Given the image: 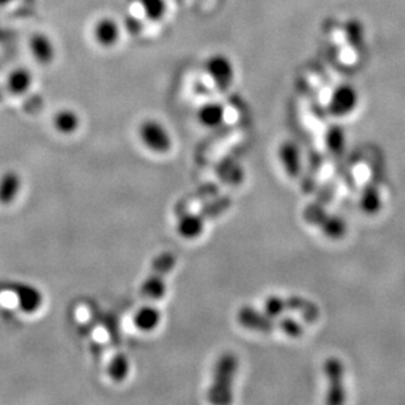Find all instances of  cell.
<instances>
[{"label":"cell","mask_w":405,"mask_h":405,"mask_svg":"<svg viewBox=\"0 0 405 405\" xmlns=\"http://www.w3.org/2000/svg\"><path fill=\"white\" fill-rule=\"evenodd\" d=\"M240 361L236 354L225 353L216 361L212 382L208 389V400L212 404L227 405L233 403V389Z\"/></svg>","instance_id":"cell-1"},{"label":"cell","mask_w":405,"mask_h":405,"mask_svg":"<svg viewBox=\"0 0 405 405\" xmlns=\"http://www.w3.org/2000/svg\"><path fill=\"white\" fill-rule=\"evenodd\" d=\"M175 263H177V258L170 252H163L154 260L152 274L146 277L140 290L144 298L149 299L152 302H158L166 297L168 294L166 275L173 270Z\"/></svg>","instance_id":"cell-2"},{"label":"cell","mask_w":405,"mask_h":405,"mask_svg":"<svg viewBox=\"0 0 405 405\" xmlns=\"http://www.w3.org/2000/svg\"><path fill=\"white\" fill-rule=\"evenodd\" d=\"M204 73L220 92H228L236 82V65L225 53H213L204 61Z\"/></svg>","instance_id":"cell-3"},{"label":"cell","mask_w":405,"mask_h":405,"mask_svg":"<svg viewBox=\"0 0 405 405\" xmlns=\"http://www.w3.org/2000/svg\"><path fill=\"white\" fill-rule=\"evenodd\" d=\"M137 134L145 149L155 155H165L173 149L171 132L160 120L146 118L138 126Z\"/></svg>","instance_id":"cell-4"},{"label":"cell","mask_w":405,"mask_h":405,"mask_svg":"<svg viewBox=\"0 0 405 405\" xmlns=\"http://www.w3.org/2000/svg\"><path fill=\"white\" fill-rule=\"evenodd\" d=\"M263 311L272 317L283 316L287 311L299 312L305 320L309 322H314L319 317V308L316 305L300 297L283 298L278 295H270L263 303Z\"/></svg>","instance_id":"cell-5"},{"label":"cell","mask_w":405,"mask_h":405,"mask_svg":"<svg viewBox=\"0 0 405 405\" xmlns=\"http://www.w3.org/2000/svg\"><path fill=\"white\" fill-rule=\"evenodd\" d=\"M324 372L328 381V391L325 403L329 405H341L347 401L345 391V369L341 359L337 357H330L324 364Z\"/></svg>","instance_id":"cell-6"},{"label":"cell","mask_w":405,"mask_h":405,"mask_svg":"<svg viewBox=\"0 0 405 405\" xmlns=\"http://www.w3.org/2000/svg\"><path fill=\"white\" fill-rule=\"evenodd\" d=\"M123 25L112 16H101L93 25V40L103 49H112L121 40Z\"/></svg>","instance_id":"cell-7"},{"label":"cell","mask_w":405,"mask_h":405,"mask_svg":"<svg viewBox=\"0 0 405 405\" xmlns=\"http://www.w3.org/2000/svg\"><path fill=\"white\" fill-rule=\"evenodd\" d=\"M358 92L350 84H341L330 95L328 113L330 116L342 118L354 112L358 105Z\"/></svg>","instance_id":"cell-8"},{"label":"cell","mask_w":405,"mask_h":405,"mask_svg":"<svg viewBox=\"0 0 405 405\" xmlns=\"http://www.w3.org/2000/svg\"><path fill=\"white\" fill-rule=\"evenodd\" d=\"M238 322L250 331L271 333L277 330V317H272L265 311H257L250 307H244L238 312Z\"/></svg>","instance_id":"cell-9"},{"label":"cell","mask_w":405,"mask_h":405,"mask_svg":"<svg viewBox=\"0 0 405 405\" xmlns=\"http://www.w3.org/2000/svg\"><path fill=\"white\" fill-rule=\"evenodd\" d=\"M280 164L291 179H299L303 172V159L299 146L295 142L284 141L278 149Z\"/></svg>","instance_id":"cell-10"},{"label":"cell","mask_w":405,"mask_h":405,"mask_svg":"<svg viewBox=\"0 0 405 405\" xmlns=\"http://www.w3.org/2000/svg\"><path fill=\"white\" fill-rule=\"evenodd\" d=\"M175 230L182 239H199L205 230V218L202 214L195 213L182 214L178 218Z\"/></svg>","instance_id":"cell-11"},{"label":"cell","mask_w":405,"mask_h":405,"mask_svg":"<svg viewBox=\"0 0 405 405\" xmlns=\"http://www.w3.org/2000/svg\"><path fill=\"white\" fill-rule=\"evenodd\" d=\"M162 312L154 305H144L133 315V325L137 331L152 333L160 328Z\"/></svg>","instance_id":"cell-12"},{"label":"cell","mask_w":405,"mask_h":405,"mask_svg":"<svg viewBox=\"0 0 405 405\" xmlns=\"http://www.w3.org/2000/svg\"><path fill=\"white\" fill-rule=\"evenodd\" d=\"M196 120L207 129H216L225 120V107L219 101H207L198 107Z\"/></svg>","instance_id":"cell-13"},{"label":"cell","mask_w":405,"mask_h":405,"mask_svg":"<svg viewBox=\"0 0 405 405\" xmlns=\"http://www.w3.org/2000/svg\"><path fill=\"white\" fill-rule=\"evenodd\" d=\"M23 191V180L19 174L9 171L0 176V205L9 206L15 204Z\"/></svg>","instance_id":"cell-14"},{"label":"cell","mask_w":405,"mask_h":405,"mask_svg":"<svg viewBox=\"0 0 405 405\" xmlns=\"http://www.w3.org/2000/svg\"><path fill=\"white\" fill-rule=\"evenodd\" d=\"M29 49L37 63L49 66L56 58V48L51 38L43 33H36L29 41Z\"/></svg>","instance_id":"cell-15"},{"label":"cell","mask_w":405,"mask_h":405,"mask_svg":"<svg viewBox=\"0 0 405 405\" xmlns=\"http://www.w3.org/2000/svg\"><path fill=\"white\" fill-rule=\"evenodd\" d=\"M82 125L81 117L73 109H61L53 116V126L62 135L76 134Z\"/></svg>","instance_id":"cell-16"},{"label":"cell","mask_w":405,"mask_h":405,"mask_svg":"<svg viewBox=\"0 0 405 405\" xmlns=\"http://www.w3.org/2000/svg\"><path fill=\"white\" fill-rule=\"evenodd\" d=\"M137 4L149 23H160L169 14V0H137Z\"/></svg>","instance_id":"cell-17"},{"label":"cell","mask_w":405,"mask_h":405,"mask_svg":"<svg viewBox=\"0 0 405 405\" xmlns=\"http://www.w3.org/2000/svg\"><path fill=\"white\" fill-rule=\"evenodd\" d=\"M317 226L328 239L339 240L347 235V222L337 215H324Z\"/></svg>","instance_id":"cell-18"},{"label":"cell","mask_w":405,"mask_h":405,"mask_svg":"<svg viewBox=\"0 0 405 405\" xmlns=\"http://www.w3.org/2000/svg\"><path fill=\"white\" fill-rule=\"evenodd\" d=\"M34 78L28 71V68H16L9 75L7 79V90L11 95L20 96L24 95L32 85Z\"/></svg>","instance_id":"cell-19"},{"label":"cell","mask_w":405,"mask_h":405,"mask_svg":"<svg viewBox=\"0 0 405 405\" xmlns=\"http://www.w3.org/2000/svg\"><path fill=\"white\" fill-rule=\"evenodd\" d=\"M345 143H347V137H345L344 127L339 125L330 126L325 134V144L330 154L336 157H342L344 149H345Z\"/></svg>","instance_id":"cell-20"},{"label":"cell","mask_w":405,"mask_h":405,"mask_svg":"<svg viewBox=\"0 0 405 405\" xmlns=\"http://www.w3.org/2000/svg\"><path fill=\"white\" fill-rule=\"evenodd\" d=\"M130 372V362L124 353H118L111 358L107 374L113 382H124Z\"/></svg>","instance_id":"cell-21"},{"label":"cell","mask_w":405,"mask_h":405,"mask_svg":"<svg viewBox=\"0 0 405 405\" xmlns=\"http://www.w3.org/2000/svg\"><path fill=\"white\" fill-rule=\"evenodd\" d=\"M359 205L366 214H378L381 209V199L378 188L374 184H369L364 186L361 196Z\"/></svg>","instance_id":"cell-22"},{"label":"cell","mask_w":405,"mask_h":405,"mask_svg":"<svg viewBox=\"0 0 405 405\" xmlns=\"http://www.w3.org/2000/svg\"><path fill=\"white\" fill-rule=\"evenodd\" d=\"M24 291L20 293L19 295V305L23 310V312L34 314L37 312L43 305V294L37 289L32 288H24Z\"/></svg>","instance_id":"cell-23"},{"label":"cell","mask_w":405,"mask_h":405,"mask_svg":"<svg viewBox=\"0 0 405 405\" xmlns=\"http://www.w3.org/2000/svg\"><path fill=\"white\" fill-rule=\"evenodd\" d=\"M277 330L292 339H299L304 335L303 324L297 322L292 316H286V315L277 317Z\"/></svg>","instance_id":"cell-24"},{"label":"cell","mask_w":405,"mask_h":405,"mask_svg":"<svg viewBox=\"0 0 405 405\" xmlns=\"http://www.w3.org/2000/svg\"><path fill=\"white\" fill-rule=\"evenodd\" d=\"M347 38L349 43L354 48L362 45L364 40V29L362 24L357 20H350L347 25Z\"/></svg>","instance_id":"cell-25"},{"label":"cell","mask_w":405,"mask_h":405,"mask_svg":"<svg viewBox=\"0 0 405 405\" xmlns=\"http://www.w3.org/2000/svg\"><path fill=\"white\" fill-rule=\"evenodd\" d=\"M9 1H11V0H0V6H4V4H7Z\"/></svg>","instance_id":"cell-26"}]
</instances>
